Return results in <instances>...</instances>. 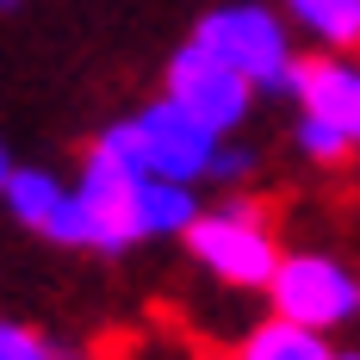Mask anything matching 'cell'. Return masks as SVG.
<instances>
[{"mask_svg":"<svg viewBox=\"0 0 360 360\" xmlns=\"http://www.w3.org/2000/svg\"><path fill=\"white\" fill-rule=\"evenodd\" d=\"M236 360H243V354H236Z\"/></svg>","mask_w":360,"mask_h":360,"instance_id":"ac0fdd59","label":"cell"},{"mask_svg":"<svg viewBox=\"0 0 360 360\" xmlns=\"http://www.w3.org/2000/svg\"><path fill=\"white\" fill-rule=\"evenodd\" d=\"M286 19L323 50H360V0H286Z\"/></svg>","mask_w":360,"mask_h":360,"instance_id":"30bf717a","label":"cell"},{"mask_svg":"<svg viewBox=\"0 0 360 360\" xmlns=\"http://www.w3.org/2000/svg\"><path fill=\"white\" fill-rule=\"evenodd\" d=\"M236 354L243 360H335V348H329L317 329L286 323V317H267V323H255L249 335H243Z\"/></svg>","mask_w":360,"mask_h":360,"instance_id":"8fae6325","label":"cell"},{"mask_svg":"<svg viewBox=\"0 0 360 360\" xmlns=\"http://www.w3.org/2000/svg\"><path fill=\"white\" fill-rule=\"evenodd\" d=\"M292 100H298V112L335 124V131L360 149V63L354 56H342V50L304 56V63H298V81H292Z\"/></svg>","mask_w":360,"mask_h":360,"instance_id":"ba28073f","label":"cell"},{"mask_svg":"<svg viewBox=\"0 0 360 360\" xmlns=\"http://www.w3.org/2000/svg\"><path fill=\"white\" fill-rule=\"evenodd\" d=\"M100 143L118 149L131 168H143V174H155V180H186V186H199V180H212V162H217V149H224V137L205 131V124L186 106H174L168 94H155L149 106L112 118L106 131H100Z\"/></svg>","mask_w":360,"mask_h":360,"instance_id":"6da1fadb","label":"cell"},{"mask_svg":"<svg viewBox=\"0 0 360 360\" xmlns=\"http://www.w3.org/2000/svg\"><path fill=\"white\" fill-rule=\"evenodd\" d=\"M267 304H274V317L329 335V329L360 317V274L323 249H298L280 261V274L267 286Z\"/></svg>","mask_w":360,"mask_h":360,"instance_id":"277c9868","label":"cell"},{"mask_svg":"<svg viewBox=\"0 0 360 360\" xmlns=\"http://www.w3.org/2000/svg\"><path fill=\"white\" fill-rule=\"evenodd\" d=\"M143 168H131L118 149H106L94 137V149L81 155V205H87V224H94V255H124L137 249V186H143Z\"/></svg>","mask_w":360,"mask_h":360,"instance_id":"8992f818","label":"cell"},{"mask_svg":"<svg viewBox=\"0 0 360 360\" xmlns=\"http://www.w3.org/2000/svg\"><path fill=\"white\" fill-rule=\"evenodd\" d=\"M0 360H56V354H50V342H44L32 323L0 317Z\"/></svg>","mask_w":360,"mask_h":360,"instance_id":"4fadbf2b","label":"cell"},{"mask_svg":"<svg viewBox=\"0 0 360 360\" xmlns=\"http://www.w3.org/2000/svg\"><path fill=\"white\" fill-rule=\"evenodd\" d=\"M186 255L212 280H224L236 292H267L274 274H280V261H286L280 243H274V224L249 199H224L212 212H199V224L186 230Z\"/></svg>","mask_w":360,"mask_h":360,"instance_id":"3957f363","label":"cell"},{"mask_svg":"<svg viewBox=\"0 0 360 360\" xmlns=\"http://www.w3.org/2000/svg\"><path fill=\"white\" fill-rule=\"evenodd\" d=\"M13 174H19V168H13V155H6V143H0V199H6V186H13Z\"/></svg>","mask_w":360,"mask_h":360,"instance_id":"9a60e30c","label":"cell"},{"mask_svg":"<svg viewBox=\"0 0 360 360\" xmlns=\"http://www.w3.org/2000/svg\"><path fill=\"white\" fill-rule=\"evenodd\" d=\"M6 212L32 236L56 243V249H94V224H87V205H81V186L56 180L50 168H19L13 186H6Z\"/></svg>","mask_w":360,"mask_h":360,"instance_id":"52a82bcc","label":"cell"},{"mask_svg":"<svg viewBox=\"0 0 360 360\" xmlns=\"http://www.w3.org/2000/svg\"><path fill=\"white\" fill-rule=\"evenodd\" d=\"M335 360H360V348H354V354H335Z\"/></svg>","mask_w":360,"mask_h":360,"instance_id":"2e32d148","label":"cell"},{"mask_svg":"<svg viewBox=\"0 0 360 360\" xmlns=\"http://www.w3.org/2000/svg\"><path fill=\"white\" fill-rule=\"evenodd\" d=\"M162 94H168L174 106H186L205 131L230 137V131L249 118L261 87H255L249 75H236L224 56H212L205 44H180L174 56H168V69H162Z\"/></svg>","mask_w":360,"mask_h":360,"instance_id":"5b68a950","label":"cell"},{"mask_svg":"<svg viewBox=\"0 0 360 360\" xmlns=\"http://www.w3.org/2000/svg\"><path fill=\"white\" fill-rule=\"evenodd\" d=\"M292 143L304 149V162H348L354 155V143L335 131V124H323V118H311V112H298V124H292Z\"/></svg>","mask_w":360,"mask_h":360,"instance_id":"7c38bea8","label":"cell"},{"mask_svg":"<svg viewBox=\"0 0 360 360\" xmlns=\"http://www.w3.org/2000/svg\"><path fill=\"white\" fill-rule=\"evenodd\" d=\"M0 6H19V0H0Z\"/></svg>","mask_w":360,"mask_h":360,"instance_id":"e0dca14e","label":"cell"},{"mask_svg":"<svg viewBox=\"0 0 360 360\" xmlns=\"http://www.w3.org/2000/svg\"><path fill=\"white\" fill-rule=\"evenodd\" d=\"M193 44H205L212 56H224L236 75H249L261 94H286L298 81V50H292V25L280 13L255 6V0H230V6H212L199 25H193Z\"/></svg>","mask_w":360,"mask_h":360,"instance_id":"7a4b0ae2","label":"cell"},{"mask_svg":"<svg viewBox=\"0 0 360 360\" xmlns=\"http://www.w3.org/2000/svg\"><path fill=\"white\" fill-rule=\"evenodd\" d=\"M249 174H255V149H243V143H224V149H217V162H212V180H217V186H243Z\"/></svg>","mask_w":360,"mask_h":360,"instance_id":"5bb4252c","label":"cell"},{"mask_svg":"<svg viewBox=\"0 0 360 360\" xmlns=\"http://www.w3.org/2000/svg\"><path fill=\"white\" fill-rule=\"evenodd\" d=\"M199 193L186 186V180H155L149 174L143 186H137V243H168V236H180L186 243V230L199 224Z\"/></svg>","mask_w":360,"mask_h":360,"instance_id":"9c48e42d","label":"cell"}]
</instances>
